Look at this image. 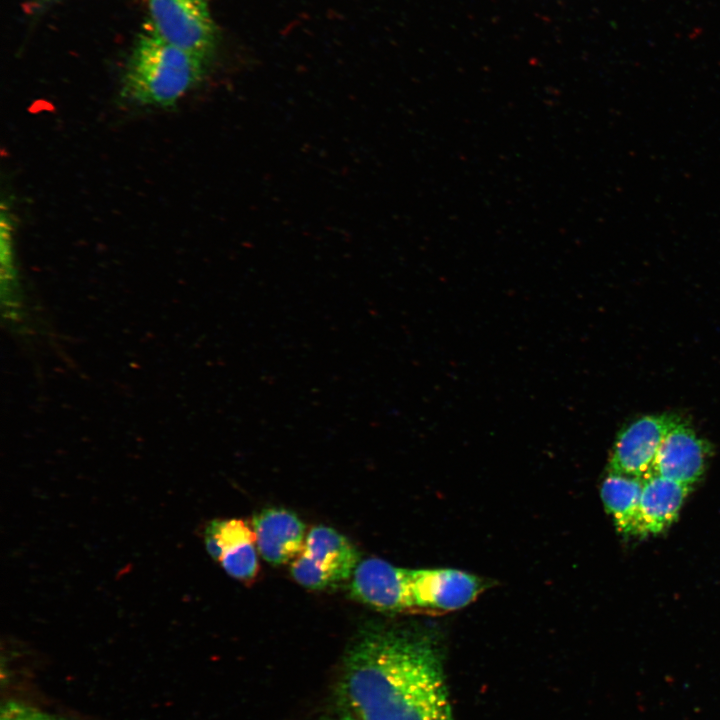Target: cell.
<instances>
[{
  "instance_id": "obj_1",
  "label": "cell",
  "mask_w": 720,
  "mask_h": 720,
  "mask_svg": "<svg viewBox=\"0 0 720 720\" xmlns=\"http://www.w3.org/2000/svg\"><path fill=\"white\" fill-rule=\"evenodd\" d=\"M338 692L356 720H453L440 648L420 632H361L344 659Z\"/></svg>"
},
{
  "instance_id": "obj_2",
  "label": "cell",
  "mask_w": 720,
  "mask_h": 720,
  "mask_svg": "<svg viewBox=\"0 0 720 720\" xmlns=\"http://www.w3.org/2000/svg\"><path fill=\"white\" fill-rule=\"evenodd\" d=\"M209 63L146 30L128 60L122 93L142 106H172L202 80Z\"/></svg>"
},
{
  "instance_id": "obj_3",
  "label": "cell",
  "mask_w": 720,
  "mask_h": 720,
  "mask_svg": "<svg viewBox=\"0 0 720 720\" xmlns=\"http://www.w3.org/2000/svg\"><path fill=\"white\" fill-rule=\"evenodd\" d=\"M150 30L166 43L211 59L216 30L206 0H148Z\"/></svg>"
},
{
  "instance_id": "obj_4",
  "label": "cell",
  "mask_w": 720,
  "mask_h": 720,
  "mask_svg": "<svg viewBox=\"0 0 720 720\" xmlns=\"http://www.w3.org/2000/svg\"><path fill=\"white\" fill-rule=\"evenodd\" d=\"M681 419L670 414L637 418L618 434L609 472L645 478L651 474L662 441Z\"/></svg>"
},
{
  "instance_id": "obj_5",
  "label": "cell",
  "mask_w": 720,
  "mask_h": 720,
  "mask_svg": "<svg viewBox=\"0 0 720 720\" xmlns=\"http://www.w3.org/2000/svg\"><path fill=\"white\" fill-rule=\"evenodd\" d=\"M411 570L380 558L360 561L353 574L350 592L360 602L381 611L415 609L411 591Z\"/></svg>"
},
{
  "instance_id": "obj_6",
  "label": "cell",
  "mask_w": 720,
  "mask_h": 720,
  "mask_svg": "<svg viewBox=\"0 0 720 720\" xmlns=\"http://www.w3.org/2000/svg\"><path fill=\"white\" fill-rule=\"evenodd\" d=\"M486 583L476 575L450 568L412 569L415 609L434 613L459 610L472 603Z\"/></svg>"
},
{
  "instance_id": "obj_7",
  "label": "cell",
  "mask_w": 720,
  "mask_h": 720,
  "mask_svg": "<svg viewBox=\"0 0 720 720\" xmlns=\"http://www.w3.org/2000/svg\"><path fill=\"white\" fill-rule=\"evenodd\" d=\"M708 446L681 420L664 437L651 474L692 487L703 475Z\"/></svg>"
},
{
  "instance_id": "obj_8",
  "label": "cell",
  "mask_w": 720,
  "mask_h": 720,
  "mask_svg": "<svg viewBox=\"0 0 720 720\" xmlns=\"http://www.w3.org/2000/svg\"><path fill=\"white\" fill-rule=\"evenodd\" d=\"M256 546L270 564L281 565L296 558L304 549L305 525L291 511L269 508L253 518Z\"/></svg>"
},
{
  "instance_id": "obj_9",
  "label": "cell",
  "mask_w": 720,
  "mask_h": 720,
  "mask_svg": "<svg viewBox=\"0 0 720 720\" xmlns=\"http://www.w3.org/2000/svg\"><path fill=\"white\" fill-rule=\"evenodd\" d=\"M691 488L656 474L645 477L638 536L658 534L668 528L677 518Z\"/></svg>"
},
{
  "instance_id": "obj_10",
  "label": "cell",
  "mask_w": 720,
  "mask_h": 720,
  "mask_svg": "<svg viewBox=\"0 0 720 720\" xmlns=\"http://www.w3.org/2000/svg\"><path fill=\"white\" fill-rule=\"evenodd\" d=\"M330 579L332 584L352 576L359 555L350 541L331 527L319 525L306 535L302 551Z\"/></svg>"
},
{
  "instance_id": "obj_11",
  "label": "cell",
  "mask_w": 720,
  "mask_h": 720,
  "mask_svg": "<svg viewBox=\"0 0 720 720\" xmlns=\"http://www.w3.org/2000/svg\"><path fill=\"white\" fill-rule=\"evenodd\" d=\"M644 478L609 472L600 495L607 513L624 536H638L640 500Z\"/></svg>"
},
{
  "instance_id": "obj_12",
  "label": "cell",
  "mask_w": 720,
  "mask_h": 720,
  "mask_svg": "<svg viewBox=\"0 0 720 720\" xmlns=\"http://www.w3.org/2000/svg\"><path fill=\"white\" fill-rule=\"evenodd\" d=\"M219 562L231 577L248 582L259 570L256 536L252 529L243 528L228 533L220 544Z\"/></svg>"
},
{
  "instance_id": "obj_13",
  "label": "cell",
  "mask_w": 720,
  "mask_h": 720,
  "mask_svg": "<svg viewBox=\"0 0 720 720\" xmlns=\"http://www.w3.org/2000/svg\"><path fill=\"white\" fill-rule=\"evenodd\" d=\"M290 571L295 581L306 588L320 590L332 585L328 576L303 552L293 559Z\"/></svg>"
},
{
  "instance_id": "obj_14",
  "label": "cell",
  "mask_w": 720,
  "mask_h": 720,
  "mask_svg": "<svg viewBox=\"0 0 720 720\" xmlns=\"http://www.w3.org/2000/svg\"><path fill=\"white\" fill-rule=\"evenodd\" d=\"M0 720H71L66 717L48 713L35 707L19 703L7 702L1 707Z\"/></svg>"
},
{
  "instance_id": "obj_15",
  "label": "cell",
  "mask_w": 720,
  "mask_h": 720,
  "mask_svg": "<svg viewBox=\"0 0 720 720\" xmlns=\"http://www.w3.org/2000/svg\"><path fill=\"white\" fill-rule=\"evenodd\" d=\"M323 720H356V719H354L352 716H350L349 714H347V713L344 712V713L339 714V715H337V716H331V717H328V718L323 719Z\"/></svg>"
}]
</instances>
